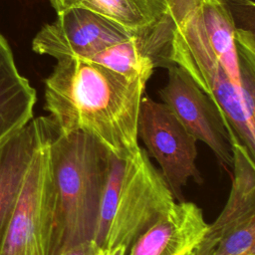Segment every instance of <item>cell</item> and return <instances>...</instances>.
Masks as SVG:
<instances>
[{"mask_svg": "<svg viewBox=\"0 0 255 255\" xmlns=\"http://www.w3.org/2000/svg\"><path fill=\"white\" fill-rule=\"evenodd\" d=\"M37 119L40 143L26 171L0 255H43L48 240L53 209L49 116Z\"/></svg>", "mask_w": 255, "mask_h": 255, "instance_id": "5", "label": "cell"}, {"mask_svg": "<svg viewBox=\"0 0 255 255\" xmlns=\"http://www.w3.org/2000/svg\"><path fill=\"white\" fill-rule=\"evenodd\" d=\"M167 82L158 95L183 127L205 143L224 168L232 169L231 139L225 122L213 101L180 67L167 68Z\"/></svg>", "mask_w": 255, "mask_h": 255, "instance_id": "8", "label": "cell"}, {"mask_svg": "<svg viewBox=\"0 0 255 255\" xmlns=\"http://www.w3.org/2000/svg\"><path fill=\"white\" fill-rule=\"evenodd\" d=\"M175 202L160 171L151 163L146 150L140 148L135 155L125 160L117 206L104 249L125 245L128 251L135 240Z\"/></svg>", "mask_w": 255, "mask_h": 255, "instance_id": "4", "label": "cell"}, {"mask_svg": "<svg viewBox=\"0 0 255 255\" xmlns=\"http://www.w3.org/2000/svg\"><path fill=\"white\" fill-rule=\"evenodd\" d=\"M105 255H127L128 249L125 245H117L110 249H105Z\"/></svg>", "mask_w": 255, "mask_h": 255, "instance_id": "17", "label": "cell"}, {"mask_svg": "<svg viewBox=\"0 0 255 255\" xmlns=\"http://www.w3.org/2000/svg\"><path fill=\"white\" fill-rule=\"evenodd\" d=\"M35 89L15 64L6 39L0 34V143L33 120Z\"/></svg>", "mask_w": 255, "mask_h": 255, "instance_id": "12", "label": "cell"}, {"mask_svg": "<svg viewBox=\"0 0 255 255\" xmlns=\"http://www.w3.org/2000/svg\"><path fill=\"white\" fill-rule=\"evenodd\" d=\"M124 168L125 160L110 154L108 173L101 195L97 226L93 238V241L102 248L105 246L109 228L116 210Z\"/></svg>", "mask_w": 255, "mask_h": 255, "instance_id": "14", "label": "cell"}, {"mask_svg": "<svg viewBox=\"0 0 255 255\" xmlns=\"http://www.w3.org/2000/svg\"><path fill=\"white\" fill-rule=\"evenodd\" d=\"M141 30V29H140ZM139 30L124 27L93 11L73 7L57 13L32 41V50L60 59H88L106 47L133 37Z\"/></svg>", "mask_w": 255, "mask_h": 255, "instance_id": "7", "label": "cell"}, {"mask_svg": "<svg viewBox=\"0 0 255 255\" xmlns=\"http://www.w3.org/2000/svg\"><path fill=\"white\" fill-rule=\"evenodd\" d=\"M172 19L170 59L183 69L218 108L229 136L255 156V123L245 110L241 82L235 79L206 34L197 0H167Z\"/></svg>", "mask_w": 255, "mask_h": 255, "instance_id": "3", "label": "cell"}, {"mask_svg": "<svg viewBox=\"0 0 255 255\" xmlns=\"http://www.w3.org/2000/svg\"><path fill=\"white\" fill-rule=\"evenodd\" d=\"M255 218L240 225L215 246L211 255H254Z\"/></svg>", "mask_w": 255, "mask_h": 255, "instance_id": "15", "label": "cell"}, {"mask_svg": "<svg viewBox=\"0 0 255 255\" xmlns=\"http://www.w3.org/2000/svg\"><path fill=\"white\" fill-rule=\"evenodd\" d=\"M48 141L53 210L43 255H62L94 238L111 153L87 133L63 134L51 117Z\"/></svg>", "mask_w": 255, "mask_h": 255, "instance_id": "2", "label": "cell"}, {"mask_svg": "<svg viewBox=\"0 0 255 255\" xmlns=\"http://www.w3.org/2000/svg\"><path fill=\"white\" fill-rule=\"evenodd\" d=\"M233 162L232 184L229 197L221 213L195 249L194 255H211L217 243L231 231L255 218V165L254 157L238 140L231 138Z\"/></svg>", "mask_w": 255, "mask_h": 255, "instance_id": "9", "label": "cell"}, {"mask_svg": "<svg viewBox=\"0 0 255 255\" xmlns=\"http://www.w3.org/2000/svg\"><path fill=\"white\" fill-rule=\"evenodd\" d=\"M254 255H255V254H254Z\"/></svg>", "mask_w": 255, "mask_h": 255, "instance_id": "20", "label": "cell"}, {"mask_svg": "<svg viewBox=\"0 0 255 255\" xmlns=\"http://www.w3.org/2000/svg\"><path fill=\"white\" fill-rule=\"evenodd\" d=\"M145 85L92 61L60 58L45 80V110L63 134L87 133L127 160L140 149L137 120Z\"/></svg>", "mask_w": 255, "mask_h": 255, "instance_id": "1", "label": "cell"}, {"mask_svg": "<svg viewBox=\"0 0 255 255\" xmlns=\"http://www.w3.org/2000/svg\"><path fill=\"white\" fill-rule=\"evenodd\" d=\"M59 13L77 7L100 14L124 27L140 30L159 22L167 13V0H49Z\"/></svg>", "mask_w": 255, "mask_h": 255, "instance_id": "13", "label": "cell"}, {"mask_svg": "<svg viewBox=\"0 0 255 255\" xmlns=\"http://www.w3.org/2000/svg\"><path fill=\"white\" fill-rule=\"evenodd\" d=\"M40 139V126L36 118L0 143V249Z\"/></svg>", "mask_w": 255, "mask_h": 255, "instance_id": "11", "label": "cell"}, {"mask_svg": "<svg viewBox=\"0 0 255 255\" xmlns=\"http://www.w3.org/2000/svg\"><path fill=\"white\" fill-rule=\"evenodd\" d=\"M194 252H195V249H190V250L182 252V253H180L178 255H194Z\"/></svg>", "mask_w": 255, "mask_h": 255, "instance_id": "18", "label": "cell"}, {"mask_svg": "<svg viewBox=\"0 0 255 255\" xmlns=\"http://www.w3.org/2000/svg\"><path fill=\"white\" fill-rule=\"evenodd\" d=\"M208 225L196 204L175 202L166 214L135 240L127 255H178L196 249Z\"/></svg>", "mask_w": 255, "mask_h": 255, "instance_id": "10", "label": "cell"}, {"mask_svg": "<svg viewBox=\"0 0 255 255\" xmlns=\"http://www.w3.org/2000/svg\"><path fill=\"white\" fill-rule=\"evenodd\" d=\"M137 137L158 163L176 202L185 201L183 188L189 179L202 184L203 177L196 165L197 139L162 102L143 96L137 120Z\"/></svg>", "mask_w": 255, "mask_h": 255, "instance_id": "6", "label": "cell"}, {"mask_svg": "<svg viewBox=\"0 0 255 255\" xmlns=\"http://www.w3.org/2000/svg\"><path fill=\"white\" fill-rule=\"evenodd\" d=\"M105 253H106V250L104 248H100L95 255H105Z\"/></svg>", "mask_w": 255, "mask_h": 255, "instance_id": "19", "label": "cell"}, {"mask_svg": "<svg viewBox=\"0 0 255 255\" xmlns=\"http://www.w3.org/2000/svg\"><path fill=\"white\" fill-rule=\"evenodd\" d=\"M100 248L102 247L98 246L93 240H90L69 248L62 255H95Z\"/></svg>", "mask_w": 255, "mask_h": 255, "instance_id": "16", "label": "cell"}]
</instances>
